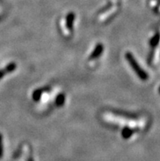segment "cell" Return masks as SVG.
Returning <instances> with one entry per match:
<instances>
[{"label": "cell", "instance_id": "obj_3", "mask_svg": "<svg viewBox=\"0 0 160 161\" xmlns=\"http://www.w3.org/2000/svg\"><path fill=\"white\" fill-rule=\"evenodd\" d=\"M131 134H132V131L129 130V129H126L124 131V135L125 137H130Z\"/></svg>", "mask_w": 160, "mask_h": 161}, {"label": "cell", "instance_id": "obj_4", "mask_svg": "<svg viewBox=\"0 0 160 161\" xmlns=\"http://www.w3.org/2000/svg\"><path fill=\"white\" fill-rule=\"evenodd\" d=\"M159 89H160V88H159Z\"/></svg>", "mask_w": 160, "mask_h": 161}, {"label": "cell", "instance_id": "obj_2", "mask_svg": "<svg viewBox=\"0 0 160 161\" xmlns=\"http://www.w3.org/2000/svg\"><path fill=\"white\" fill-rule=\"evenodd\" d=\"M159 40H160V35H158V34L154 35L152 39H151V40H150V45H151V47H156L157 45L158 44V43H159Z\"/></svg>", "mask_w": 160, "mask_h": 161}, {"label": "cell", "instance_id": "obj_1", "mask_svg": "<svg viewBox=\"0 0 160 161\" xmlns=\"http://www.w3.org/2000/svg\"><path fill=\"white\" fill-rule=\"evenodd\" d=\"M126 58L129 61L130 65L132 67V69H134V71L136 72V75H138V77L140 78L141 80H148V75L144 71V69L140 67V65H138L137 61L135 60V58L133 57V56L131 54V53H127L126 54Z\"/></svg>", "mask_w": 160, "mask_h": 161}]
</instances>
